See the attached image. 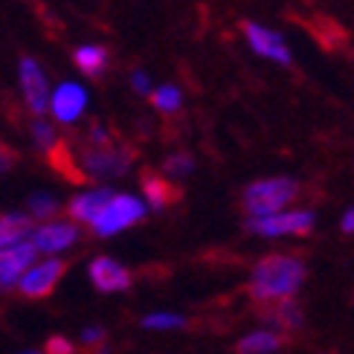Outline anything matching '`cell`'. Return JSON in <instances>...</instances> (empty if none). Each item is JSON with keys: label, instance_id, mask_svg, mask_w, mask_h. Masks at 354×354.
<instances>
[{"label": "cell", "instance_id": "6da1fadb", "mask_svg": "<svg viewBox=\"0 0 354 354\" xmlns=\"http://www.w3.org/2000/svg\"><path fill=\"white\" fill-rule=\"evenodd\" d=\"M305 273H308L305 261L297 256H285V253L268 256L253 268V276H250V297L256 302H268V305L293 299V293L305 282Z\"/></svg>", "mask_w": 354, "mask_h": 354}, {"label": "cell", "instance_id": "7a4b0ae2", "mask_svg": "<svg viewBox=\"0 0 354 354\" xmlns=\"http://www.w3.org/2000/svg\"><path fill=\"white\" fill-rule=\"evenodd\" d=\"M297 195L299 183L293 177H268V180H256L244 189V209L250 212V218H270L282 212Z\"/></svg>", "mask_w": 354, "mask_h": 354}, {"label": "cell", "instance_id": "3957f363", "mask_svg": "<svg viewBox=\"0 0 354 354\" xmlns=\"http://www.w3.org/2000/svg\"><path fill=\"white\" fill-rule=\"evenodd\" d=\"M314 227V212L308 209H293V212H279L270 218H250L247 230L256 235H268V239H276V235H305Z\"/></svg>", "mask_w": 354, "mask_h": 354}, {"label": "cell", "instance_id": "277c9868", "mask_svg": "<svg viewBox=\"0 0 354 354\" xmlns=\"http://www.w3.org/2000/svg\"><path fill=\"white\" fill-rule=\"evenodd\" d=\"M142 215H145V206L137 198H131V195H113V201L105 206V212L99 215L93 230H96V235H113V232L128 230L131 224H137Z\"/></svg>", "mask_w": 354, "mask_h": 354}, {"label": "cell", "instance_id": "5b68a950", "mask_svg": "<svg viewBox=\"0 0 354 354\" xmlns=\"http://www.w3.org/2000/svg\"><path fill=\"white\" fill-rule=\"evenodd\" d=\"M67 264L62 259H47V261H38L29 268V273L18 282V290L24 293L26 299H44L50 297L53 288L58 285V279L64 276Z\"/></svg>", "mask_w": 354, "mask_h": 354}, {"label": "cell", "instance_id": "8992f818", "mask_svg": "<svg viewBox=\"0 0 354 354\" xmlns=\"http://www.w3.org/2000/svg\"><path fill=\"white\" fill-rule=\"evenodd\" d=\"M35 253H38V247L32 241H21L15 247L0 250V288L6 290L12 285H18L29 273V268L35 264Z\"/></svg>", "mask_w": 354, "mask_h": 354}, {"label": "cell", "instance_id": "52a82bcc", "mask_svg": "<svg viewBox=\"0 0 354 354\" xmlns=\"http://www.w3.org/2000/svg\"><path fill=\"white\" fill-rule=\"evenodd\" d=\"M244 35L250 41V47H253L259 55L264 58H270V62H279V64H290V50H288V44L285 38L273 32V29H264L253 21H247L244 24Z\"/></svg>", "mask_w": 354, "mask_h": 354}, {"label": "cell", "instance_id": "ba28073f", "mask_svg": "<svg viewBox=\"0 0 354 354\" xmlns=\"http://www.w3.org/2000/svg\"><path fill=\"white\" fill-rule=\"evenodd\" d=\"M91 279H93V285L102 293H116V290H128L131 288V273L122 268V264H116L113 259H108V256L93 259Z\"/></svg>", "mask_w": 354, "mask_h": 354}, {"label": "cell", "instance_id": "9c48e42d", "mask_svg": "<svg viewBox=\"0 0 354 354\" xmlns=\"http://www.w3.org/2000/svg\"><path fill=\"white\" fill-rule=\"evenodd\" d=\"M79 239L76 224H44L32 232V244L38 247V253H58V250L70 247Z\"/></svg>", "mask_w": 354, "mask_h": 354}, {"label": "cell", "instance_id": "30bf717a", "mask_svg": "<svg viewBox=\"0 0 354 354\" xmlns=\"http://www.w3.org/2000/svg\"><path fill=\"white\" fill-rule=\"evenodd\" d=\"M21 82H24V93L32 113H44L47 108V82H44V73L38 67V62L32 58H24L21 62Z\"/></svg>", "mask_w": 354, "mask_h": 354}, {"label": "cell", "instance_id": "8fae6325", "mask_svg": "<svg viewBox=\"0 0 354 354\" xmlns=\"http://www.w3.org/2000/svg\"><path fill=\"white\" fill-rule=\"evenodd\" d=\"M111 201H113V192H108V189L87 192V195H79L76 201L70 203V215L76 218V221H82V224H91L93 227Z\"/></svg>", "mask_w": 354, "mask_h": 354}, {"label": "cell", "instance_id": "7c38bea8", "mask_svg": "<svg viewBox=\"0 0 354 354\" xmlns=\"http://www.w3.org/2000/svg\"><path fill=\"white\" fill-rule=\"evenodd\" d=\"M82 108H84V91L79 84H62L55 91V96H53V111H55V116L62 122H70V120H76V116L82 113Z\"/></svg>", "mask_w": 354, "mask_h": 354}, {"label": "cell", "instance_id": "4fadbf2b", "mask_svg": "<svg viewBox=\"0 0 354 354\" xmlns=\"http://www.w3.org/2000/svg\"><path fill=\"white\" fill-rule=\"evenodd\" d=\"M142 192L154 209H163V206H169L180 198V192H177L169 180H163V174H151V171L142 174Z\"/></svg>", "mask_w": 354, "mask_h": 354}, {"label": "cell", "instance_id": "5bb4252c", "mask_svg": "<svg viewBox=\"0 0 354 354\" xmlns=\"http://www.w3.org/2000/svg\"><path fill=\"white\" fill-rule=\"evenodd\" d=\"M84 166L91 169L99 177H111V174H120L128 169V157L120 154L116 149H105V151H91L84 160Z\"/></svg>", "mask_w": 354, "mask_h": 354}, {"label": "cell", "instance_id": "9a60e30c", "mask_svg": "<svg viewBox=\"0 0 354 354\" xmlns=\"http://www.w3.org/2000/svg\"><path fill=\"white\" fill-rule=\"evenodd\" d=\"M29 232H35V230L26 215H0V250L26 241Z\"/></svg>", "mask_w": 354, "mask_h": 354}, {"label": "cell", "instance_id": "2e32d148", "mask_svg": "<svg viewBox=\"0 0 354 354\" xmlns=\"http://www.w3.org/2000/svg\"><path fill=\"white\" fill-rule=\"evenodd\" d=\"M282 343H285L282 334H276V331H253V334H247L244 340H239L235 351L239 354H270Z\"/></svg>", "mask_w": 354, "mask_h": 354}, {"label": "cell", "instance_id": "e0dca14e", "mask_svg": "<svg viewBox=\"0 0 354 354\" xmlns=\"http://www.w3.org/2000/svg\"><path fill=\"white\" fill-rule=\"evenodd\" d=\"M264 317H268L270 322H276V326H282V328H299L302 326V311H299V305L293 299L276 302Z\"/></svg>", "mask_w": 354, "mask_h": 354}, {"label": "cell", "instance_id": "ac0fdd59", "mask_svg": "<svg viewBox=\"0 0 354 354\" xmlns=\"http://www.w3.org/2000/svg\"><path fill=\"white\" fill-rule=\"evenodd\" d=\"M108 62V53L102 47H82L76 50V64L84 70V73H99Z\"/></svg>", "mask_w": 354, "mask_h": 354}, {"label": "cell", "instance_id": "d6986e66", "mask_svg": "<svg viewBox=\"0 0 354 354\" xmlns=\"http://www.w3.org/2000/svg\"><path fill=\"white\" fill-rule=\"evenodd\" d=\"M186 319L180 314H149L142 319V328L149 331H169V328H183Z\"/></svg>", "mask_w": 354, "mask_h": 354}, {"label": "cell", "instance_id": "ffe728a7", "mask_svg": "<svg viewBox=\"0 0 354 354\" xmlns=\"http://www.w3.org/2000/svg\"><path fill=\"white\" fill-rule=\"evenodd\" d=\"M154 105L160 111H177L180 108V93H177L174 87H160V91L154 93Z\"/></svg>", "mask_w": 354, "mask_h": 354}, {"label": "cell", "instance_id": "44dd1931", "mask_svg": "<svg viewBox=\"0 0 354 354\" xmlns=\"http://www.w3.org/2000/svg\"><path fill=\"white\" fill-rule=\"evenodd\" d=\"M29 209H32L35 218H50L55 212V201L53 198H44V195H35L29 201Z\"/></svg>", "mask_w": 354, "mask_h": 354}, {"label": "cell", "instance_id": "7402d4cb", "mask_svg": "<svg viewBox=\"0 0 354 354\" xmlns=\"http://www.w3.org/2000/svg\"><path fill=\"white\" fill-rule=\"evenodd\" d=\"M166 171L169 174H189L192 171V160L189 157H183V154H177V157H169V163H166Z\"/></svg>", "mask_w": 354, "mask_h": 354}, {"label": "cell", "instance_id": "603a6c76", "mask_svg": "<svg viewBox=\"0 0 354 354\" xmlns=\"http://www.w3.org/2000/svg\"><path fill=\"white\" fill-rule=\"evenodd\" d=\"M47 354H76V346H73L67 337H50Z\"/></svg>", "mask_w": 354, "mask_h": 354}, {"label": "cell", "instance_id": "cb8c5ba5", "mask_svg": "<svg viewBox=\"0 0 354 354\" xmlns=\"http://www.w3.org/2000/svg\"><path fill=\"white\" fill-rule=\"evenodd\" d=\"M102 340H105V331H102L99 326L82 331V343H84V346H96V343H102Z\"/></svg>", "mask_w": 354, "mask_h": 354}, {"label": "cell", "instance_id": "d4e9b609", "mask_svg": "<svg viewBox=\"0 0 354 354\" xmlns=\"http://www.w3.org/2000/svg\"><path fill=\"white\" fill-rule=\"evenodd\" d=\"M343 232L354 235V209H348V212L343 215Z\"/></svg>", "mask_w": 354, "mask_h": 354}, {"label": "cell", "instance_id": "484cf974", "mask_svg": "<svg viewBox=\"0 0 354 354\" xmlns=\"http://www.w3.org/2000/svg\"><path fill=\"white\" fill-rule=\"evenodd\" d=\"M35 137H38V142H50L53 131H50V128H44V125H35Z\"/></svg>", "mask_w": 354, "mask_h": 354}, {"label": "cell", "instance_id": "4316f807", "mask_svg": "<svg viewBox=\"0 0 354 354\" xmlns=\"http://www.w3.org/2000/svg\"><path fill=\"white\" fill-rule=\"evenodd\" d=\"M134 87H137V91H145V87H149V79L137 73V76H134Z\"/></svg>", "mask_w": 354, "mask_h": 354}, {"label": "cell", "instance_id": "83f0119b", "mask_svg": "<svg viewBox=\"0 0 354 354\" xmlns=\"http://www.w3.org/2000/svg\"><path fill=\"white\" fill-rule=\"evenodd\" d=\"M26 354H35V351H26Z\"/></svg>", "mask_w": 354, "mask_h": 354}, {"label": "cell", "instance_id": "f1b7e54d", "mask_svg": "<svg viewBox=\"0 0 354 354\" xmlns=\"http://www.w3.org/2000/svg\"><path fill=\"white\" fill-rule=\"evenodd\" d=\"M0 166H3V163H0Z\"/></svg>", "mask_w": 354, "mask_h": 354}]
</instances>
